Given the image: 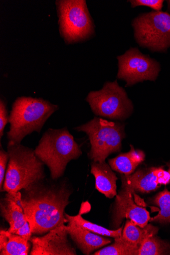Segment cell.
Segmentation results:
<instances>
[{
    "instance_id": "1",
    "label": "cell",
    "mask_w": 170,
    "mask_h": 255,
    "mask_svg": "<svg viewBox=\"0 0 170 255\" xmlns=\"http://www.w3.org/2000/svg\"><path fill=\"white\" fill-rule=\"evenodd\" d=\"M72 194L66 181L36 183L20 192L19 203L32 235L43 236L68 223L65 210Z\"/></svg>"
},
{
    "instance_id": "2",
    "label": "cell",
    "mask_w": 170,
    "mask_h": 255,
    "mask_svg": "<svg viewBox=\"0 0 170 255\" xmlns=\"http://www.w3.org/2000/svg\"><path fill=\"white\" fill-rule=\"evenodd\" d=\"M7 152L9 158L2 192L16 197L21 191L44 179L45 165L34 150L20 144L8 142Z\"/></svg>"
},
{
    "instance_id": "3",
    "label": "cell",
    "mask_w": 170,
    "mask_h": 255,
    "mask_svg": "<svg viewBox=\"0 0 170 255\" xmlns=\"http://www.w3.org/2000/svg\"><path fill=\"white\" fill-rule=\"evenodd\" d=\"M59 107L41 98L21 97L13 103L9 115V143L20 144L34 131L40 133L45 122Z\"/></svg>"
},
{
    "instance_id": "4",
    "label": "cell",
    "mask_w": 170,
    "mask_h": 255,
    "mask_svg": "<svg viewBox=\"0 0 170 255\" xmlns=\"http://www.w3.org/2000/svg\"><path fill=\"white\" fill-rule=\"evenodd\" d=\"M34 150L38 157L49 169L53 180L63 176L68 163L77 159L82 153L67 128L48 129Z\"/></svg>"
},
{
    "instance_id": "5",
    "label": "cell",
    "mask_w": 170,
    "mask_h": 255,
    "mask_svg": "<svg viewBox=\"0 0 170 255\" xmlns=\"http://www.w3.org/2000/svg\"><path fill=\"white\" fill-rule=\"evenodd\" d=\"M60 33L67 44L84 41L94 33V25L84 0L56 2Z\"/></svg>"
},
{
    "instance_id": "6",
    "label": "cell",
    "mask_w": 170,
    "mask_h": 255,
    "mask_svg": "<svg viewBox=\"0 0 170 255\" xmlns=\"http://www.w3.org/2000/svg\"><path fill=\"white\" fill-rule=\"evenodd\" d=\"M75 129L88 135L91 145L88 156L98 163H103L109 155L120 151L125 137L123 125L98 118Z\"/></svg>"
},
{
    "instance_id": "7",
    "label": "cell",
    "mask_w": 170,
    "mask_h": 255,
    "mask_svg": "<svg viewBox=\"0 0 170 255\" xmlns=\"http://www.w3.org/2000/svg\"><path fill=\"white\" fill-rule=\"evenodd\" d=\"M135 37L142 47L165 52L170 46V15L167 12L143 13L133 22Z\"/></svg>"
},
{
    "instance_id": "8",
    "label": "cell",
    "mask_w": 170,
    "mask_h": 255,
    "mask_svg": "<svg viewBox=\"0 0 170 255\" xmlns=\"http://www.w3.org/2000/svg\"><path fill=\"white\" fill-rule=\"evenodd\" d=\"M86 101L95 115L111 120H124L133 110L126 91L117 81L105 83L99 91L90 92Z\"/></svg>"
},
{
    "instance_id": "9",
    "label": "cell",
    "mask_w": 170,
    "mask_h": 255,
    "mask_svg": "<svg viewBox=\"0 0 170 255\" xmlns=\"http://www.w3.org/2000/svg\"><path fill=\"white\" fill-rule=\"evenodd\" d=\"M117 59V77L125 80L127 86L145 80L155 81L160 71L158 62L143 54L137 48L131 49Z\"/></svg>"
},
{
    "instance_id": "10",
    "label": "cell",
    "mask_w": 170,
    "mask_h": 255,
    "mask_svg": "<svg viewBox=\"0 0 170 255\" xmlns=\"http://www.w3.org/2000/svg\"><path fill=\"white\" fill-rule=\"evenodd\" d=\"M134 192L123 181L122 190L117 195L115 201L111 226L112 228L117 229L125 218L129 219L141 228L148 224L151 218L150 213L145 208L135 203L132 195Z\"/></svg>"
},
{
    "instance_id": "11",
    "label": "cell",
    "mask_w": 170,
    "mask_h": 255,
    "mask_svg": "<svg viewBox=\"0 0 170 255\" xmlns=\"http://www.w3.org/2000/svg\"><path fill=\"white\" fill-rule=\"evenodd\" d=\"M66 225H61L40 237L33 236L30 241L31 255H76V249L68 239Z\"/></svg>"
},
{
    "instance_id": "12",
    "label": "cell",
    "mask_w": 170,
    "mask_h": 255,
    "mask_svg": "<svg viewBox=\"0 0 170 255\" xmlns=\"http://www.w3.org/2000/svg\"><path fill=\"white\" fill-rule=\"evenodd\" d=\"M65 227L71 240L85 255H90L95 250L111 243L110 239L93 234L72 221H68Z\"/></svg>"
},
{
    "instance_id": "13",
    "label": "cell",
    "mask_w": 170,
    "mask_h": 255,
    "mask_svg": "<svg viewBox=\"0 0 170 255\" xmlns=\"http://www.w3.org/2000/svg\"><path fill=\"white\" fill-rule=\"evenodd\" d=\"M20 192L14 197L7 193L0 202L1 216L9 224V233L15 234L27 221L26 215L19 203Z\"/></svg>"
},
{
    "instance_id": "14",
    "label": "cell",
    "mask_w": 170,
    "mask_h": 255,
    "mask_svg": "<svg viewBox=\"0 0 170 255\" xmlns=\"http://www.w3.org/2000/svg\"><path fill=\"white\" fill-rule=\"evenodd\" d=\"M91 173L95 177L97 190L110 199L117 195L116 181L118 178L105 161L103 163L93 162Z\"/></svg>"
},
{
    "instance_id": "15",
    "label": "cell",
    "mask_w": 170,
    "mask_h": 255,
    "mask_svg": "<svg viewBox=\"0 0 170 255\" xmlns=\"http://www.w3.org/2000/svg\"><path fill=\"white\" fill-rule=\"evenodd\" d=\"M158 169H139L133 174L123 176L122 180L132 191L148 193L156 190L161 185L158 179Z\"/></svg>"
},
{
    "instance_id": "16",
    "label": "cell",
    "mask_w": 170,
    "mask_h": 255,
    "mask_svg": "<svg viewBox=\"0 0 170 255\" xmlns=\"http://www.w3.org/2000/svg\"><path fill=\"white\" fill-rule=\"evenodd\" d=\"M130 151L121 154L109 160V164L112 170L126 176L131 175L136 168L144 160L145 155L141 150H136L131 145Z\"/></svg>"
},
{
    "instance_id": "17",
    "label": "cell",
    "mask_w": 170,
    "mask_h": 255,
    "mask_svg": "<svg viewBox=\"0 0 170 255\" xmlns=\"http://www.w3.org/2000/svg\"><path fill=\"white\" fill-rule=\"evenodd\" d=\"M159 229L152 225H147L144 228L137 225L131 220H128L123 230V238L129 243L140 247L148 237L156 235Z\"/></svg>"
},
{
    "instance_id": "18",
    "label": "cell",
    "mask_w": 170,
    "mask_h": 255,
    "mask_svg": "<svg viewBox=\"0 0 170 255\" xmlns=\"http://www.w3.org/2000/svg\"><path fill=\"white\" fill-rule=\"evenodd\" d=\"M65 217L68 221H72L80 227L98 235L116 238L121 237L123 235V227H121L116 230L108 229L101 226L95 224L85 220L82 218L80 213L75 216H71L65 213Z\"/></svg>"
},
{
    "instance_id": "19",
    "label": "cell",
    "mask_w": 170,
    "mask_h": 255,
    "mask_svg": "<svg viewBox=\"0 0 170 255\" xmlns=\"http://www.w3.org/2000/svg\"><path fill=\"white\" fill-rule=\"evenodd\" d=\"M139 247L124 239L122 236L115 238L113 244L93 254L94 255H138Z\"/></svg>"
},
{
    "instance_id": "20",
    "label": "cell",
    "mask_w": 170,
    "mask_h": 255,
    "mask_svg": "<svg viewBox=\"0 0 170 255\" xmlns=\"http://www.w3.org/2000/svg\"><path fill=\"white\" fill-rule=\"evenodd\" d=\"M8 241L5 248L0 251L1 255H28L31 250V243L19 236L9 233L7 230Z\"/></svg>"
},
{
    "instance_id": "21",
    "label": "cell",
    "mask_w": 170,
    "mask_h": 255,
    "mask_svg": "<svg viewBox=\"0 0 170 255\" xmlns=\"http://www.w3.org/2000/svg\"><path fill=\"white\" fill-rule=\"evenodd\" d=\"M154 202L160 207V211L150 221L165 224L170 223V192L165 189L156 197Z\"/></svg>"
},
{
    "instance_id": "22",
    "label": "cell",
    "mask_w": 170,
    "mask_h": 255,
    "mask_svg": "<svg viewBox=\"0 0 170 255\" xmlns=\"http://www.w3.org/2000/svg\"><path fill=\"white\" fill-rule=\"evenodd\" d=\"M168 246L156 235L146 239L140 245L138 255H165Z\"/></svg>"
},
{
    "instance_id": "23",
    "label": "cell",
    "mask_w": 170,
    "mask_h": 255,
    "mask_svg": "<svg viewBox=\"0 0 170 255\" xmlns=\"http://www.w3.org/2000/svg\"><path fill=\"white\" fill-rule=\"evenodd\" d=\"M9 154L2 148L0 150V190L2 192L5 178L6 170L9 161Z\"/></svg>"
},
{
    "instance_id": "24",
    "label": "cell",
    "mask_w": 170,
    "mask_h": 255,
    "mask_svg": "<svg viewBox=\"0 0 170 255\" xmlns=\"http://www.w3.org/2000/svg\"><path fill=\"white\" fill-rule=\"evenodd\" d=\"M132 7L144 6L150 7L156 11H160L163 7L162 0H131L130 1Z\"/></svg>"
},
{
    "instance_id": "25",
    "label": "cell",
    "mask_w": 170,
    "mask_h": 255,
    "mask_svg": "<svg viewBox=\"0 0 170 255\" xmlns=\"http://www.w3.org/2000/svg\"><path fill=\"white\" fill-rule=\"evenodd\" d=\"M9 123V115L6 103L4 100H0V137L4 135V129L6 125Z\"/></svg>"
},
{
    "instance_id": "26",
    "label": "cell",
    "mask_w": 170,
    "mask_h": 255,
    "mask_svg": "<svg viewBox=\"0 0 170 255\" xmlns=\"http://www.w3.org/2000/svg\"><path fill=\"white\" fill-rule=\"evenodd\" d=\"M15 234L30 241L32 234L29 222L27 220L26 223L17 230Z\"/></svg>"
},
{
    "instance_id": "27",
    "label": "cell",
    "mask_w": 170,
    "mask_h": 255,
    "mask_svg": "<svg viewBox=\"0 0 170 255\" xmlns=\"http://www.w3.org/2000/svg\"><path fill=\"white\" fill-rule=\"evenodd\" d=\"M8 241L7 230H0V251H2L6 247Z\"/></svg>"
},
{
    "instance_id": "28",
    "label": "cell",
    "mask_w": 170,
    "mask_h": 255,
    "mask_svg": "<svg viewBox=\"0 0 170 255\" xmlns=\"http://www.w3.org/2000/svg\"><path fill=\"white\" fill-rule=\"evenodd\" d=\"M167 166H168L169 167V170H168V172H169V173L170 174V163H169L167 164Z\"/></svg>"
},
{
    "instance_id": "29",
    "label": "cell",
    "mask_w": 170,
    "mask_h": 255,
    "mask_svg": "<svg viewBox=\"0 0 170 255\" xmlns=\"http://www.w3.org/2000/svg\"><path fill=\"white\" fill-rule=\"evenodd\" d=\"M169 5H170V1H169Z\"/></svg>"
}]
</instances>
